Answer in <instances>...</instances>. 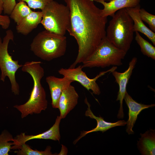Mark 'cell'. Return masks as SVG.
Masks as SVG:
<instances>
[{"mask_svg":"<svg viewBox=\"0 0 155 155\" xmlns=\"http://www.w3.org/2000/svg\"><path fill=\"white\" fill-rule=\"evenodd\" d=\"M69 7L70 20L67 31L76 40L78 46L77 56L69 68L82 63L94 51L106 36L107 17L94 0H63Z\"/></svg>","mask_w":155,"mask_h":155,"instance_id":"6da1fadb","label":"cell"},{"mask_svg":"<svg viewBox=\"0 0 155 155\" xmlns=\"http://www.w3.org/2000/svg\"><path fill=\"white\" fill-rule=\"evenodd\" d=\"M41 63L40 61H27L22 67V71L28 73L32 77L34 84L27 101L23 104L13 106L21 113L22 118L29 114L40 113L47 107L46 92L41 83L44 75V69L40 65Z\"/></svg>","mask_w":155,"mask_h":155,"instance_id":"7a4b0ae2","label":"cell"},{"mask_svg":"<svg viewBox=\"0 0 155 155\" xmlns=\"http://www.w3.org/2000/svg\"><path fill=\"white\" fill-rule=\"evenodd\" d=\"M112 17L106 36L115 46L127 53L133 38V21L126 8L118 11Z\"/></svg>","mask_w":155,"mask_h":155,"instance_id":"3957f363","label":"cell"},{"mask_svg":"<svg viewBox=\"0 0 155 155\" xmlns=\"http://www.w3.org/2000/svg\"><path fill=\"white\" fill-rule=\"evenodd\" d=\"M67 38L45 30L38 33L30 44L31 50L41 59L50 61L63 56L66 51Z\"/></svg>","mask_w":155,"mask_h":155,"instance_id":"277c9868","label":"cell"},{"mask_svg":"<svg viewBox=\"0 0 155 155\" xmlns=\"http://www.w3.org/2000/svg\"><path fill=\"white\" fill-rule=\"evenodd\" d=\"M127 53L117 48L106 36L101 41L93 53L82 63V67L102 68L120 66Z\"/></svg>","mask_w":155,"mask_h":155,"instance_id":"5b68a950","label":"cell"},{"mask_svg":"<svg viewBox=\"0 0 155 155\" xmlns=\"http://www.w3.org/2000/svg\"><path fill=\"white\" fill-rule=\"evenodd\" d=\"M41 23L45 30L64 36L68 28L70 12L68 6L53 1L41 10Z\"/></svg>","mask_w":155,"mask_h":155,"instance_id":"8992f818","label":"cell"},{"mask_svg":"<svg viewBox=\"0 0 155 155\" xmlns=\"http://www.w3.org/2000/svg\"><path fill=\"white\" fill-rule=\"evenodd\" d=\"M14 34L12 31L8 30L2 41L0 36V69L1 71L0 80L3 82L8 77L11 85L12 92L15 95L19 94V86L16 81L15 74L19 68L23 65H19L18 60H13L9 54L8 46L10 40L13 41Z\"/></svg>","mask_w":155,"mask_h":155,"instance_id":"52a82bcc","label":"cell"},{"mask_svg":"<svg viewBox=\"0 0 155 155\" xmlns=\"http://www.w3.org/2000/svg\"><path fill=\"white\" fill-rule=\"evenodd\" d=\"M81 65L74 68H61L58 71L59 74L70 80L79 82L88 90H91L93 94L98 95L101 93L100 89L96 82L100 77L108 72L111 73L117 69V66H113L110 69L101 71L93 79H90L82 70Z\"/></svg>","mask_w":155,"mask_h":155,"instance_id":"ba28073f","label":"cell"},{"mask_svg":"<svg viewBox=\"0 0 155 155\" xmlns=\"http://www.w3.org/2000/svg\"><path fill=\"white\" fill-rule=\"evenodd\" d=\"M137 61V58L133 57L129 62L128 68L124 72L121 73L115 70L111 72L115 79V82L119 86V90L116 100L117 101H119L120 103V107L117 115V118L119 119H123L124 117L123 100L127 92V85Z\"/></svg>","mask_w":155,"mask_h":155,"instance_id":"9c48e42d","label":"cell"},{"mask_svg":"<svg viewBox=\"0 0 155 155\" xmlns=\"http://www.w3.org/2000/svg\"><path fill=\"white\" fill-rule=\"evenodd\" d=\"M62 119L60 116H57L55 123L48 130L36 135H27L25 133L18 135L14 138V144L11 149H17L22 144L34 139L51 140L59 142L61 138L59 125Z\"/></svg>","mask_w":155,"mask_h":155,"instance_id":"30bf717a","label":"cell"},{"mask_svg":"<svg viewBox=\"0 0 155 155\" xmlns=\"http://www.w3.org/2000/svg\"><path fill=\"white\" fill-rule=\"evenodd\" d=\"M84 102L88 106L85 115L91 118L95 119L97 123V125L95 128L91 130L82 131L79 136L73 142V144H75L80 139L88 133L98 131H102L103 133L112 128L117 126H125L126 124V121L124 120H120L115 122L111 123L105 121L103 118L100 115L99 117L96 116L92 112L90 109L91 105L88 102L86 97Z\"/></svg>","mask_w":155,"mask_h":155,"instance_id":"8fae6325","label":"cell"},{"mask_svg":"<svg viewBox=\"0 0 155 155\" xmlns=\"http://www.w3.org/2000/svg\"><path fill=\"white\" fill-rule=\"evenodd\" d=\"M79 96L75 88L70 84L63 91L59 100L58 108L62 119L65 118L78 103Z\"/></svg>","mask_w":155,"mask_h":155,"instance_id":"7c38bea8","label":"cell"},{"mask_svg":"<svg viewBox=\"0 0 155 155\" xmlns=\"http://www.w3.org/2000/svg\"><path fill=\"white\" fill-rule=\"evenodd\" d=\"M124 99L128 107V119L126 121V132L128 134H134L133 128L138 115L143 110L155 106L154 104H145L139 103L135 100L126 92Z\"/></svg>","mask_w":155,"mask_h":155,"instance_id":"4fadbf2b","label":"cell"},{"mask_svg":"<svg viewBox=\"0 0 155 155\" xmlns=\"http://www.w3.org/2000/svg\"><path fill=\"white\" fill-rule=\"evenodd\" d=\"M46 80L50 90L52 106L58 108L59 100L63 91L74 81L64 77L60 78L54 76H48Z\"/></svg>","mask_w":155,"mask_h":155,"instance_id":"5bb4252c","label":"cell"},{"mask_svg":"<svg viewBox=\"0 0 155 155\" xmlns=\"http://www.w3.org/2000/svg\"><path fill=\"white\" fill-rule=\"evenodd\" d=\"M103 6L101 9L103 16L112 17L118 11L123 8L134 7L140 4V0H111L108 2L103 0L96 1Z\"/></svg>","mask_w":155,"mask_h":155,"instance_id":"9a60e30c","label":"cell"},{"mask_svg":"<svg viewBox=\"0 0 155 155\" xmlns=\"http://www.w3.org/2000/svg\"><path fill=\"white\" fill-rule=\"evenodd\" d=\"M140 4L134 7H128L126 9L133 22L134 32H140L144 34L155 45V33L148 28L140 18L139 11Z\"/></svg>","mask_w":155,"mask_h":155,"instance_id":"2e32d148","label":"cell"},{"mask_svg":"<svg viewBox=\"0 0 155 155\" xmlns=\"http://www.w3.org/2000/svg\"><path fill=\"white\" fill-rule=\"evenodd\" d=\"M42 16L41 11H32L17 24L16 30L17 32L24 35L28 34L41 23Z\"/></svg>","mask_w":155,"mask_h":155,"instance_id":"e0dca14e","label":"cell"},{"mask_svg":"<svg viewBox=\"0 0 155 155\" xmlns=\"http://www.w3.org/2000/svg\"><path fill=\"white\" fill-rule=\"evenodd\" d=\"M137 141V146L142 155L155 154V129H150L143 133Z\"/></svg>","mask_w":155,"mask_h":155,"instance_id":"ac0fdd59","label":"cell"},{"mask_svg":"<svg viewBox=\"0 0 155 155\" xmlns=\"http://www.w3.org/2000/svg\"><path fill=\"white\" fill-rule=\"evenodd\" d=\"M32 11L25 2L19 1L13 9L10 17L18 24Z\"/></svg>","mask_w":155,"mask_h":155,"instance_id":"d6986e66","label":"cell"},{"mask_svg":"<svg viewBox=\"0 0 155 155\" xmlns=\"http://www.w3.org/2000/svg\"><path fill=\"white\" fill-rule=\"evenodd\" d=\"M135 32V40L139 45L141 51L143 55L152 59L155 60V47L144 39L139 32Z\"/></svg>","mask_w":155,"mask_h":155,"instance_id":"ffe728a7","label":"cell"},{"mask_svg":"<svg viewBox=\"0 0 155 155\" xmlns=\"http://www.w3.org/2000/svg\"><path fill=\"white\" fill-rule=\"evenodd\" d=\"M14 141L12 135L7 131L5 129L0 135V155H8L9 152L11 149Z\"/></svg>","mask_w":155,"mask_h":155,"instance_id":"44dd1931","label":"cell"},{"mask_svg":"<svg viewBox=\"0 0 155 155\" xmlns=\"http://www.w3.org/2000/svg\"><path fill=\"white\" fill-rule=\"evenodd\" d=\"M51 148L50 146H47L44 151L34 150L29 146L24 143L22 144L18 148V150L15 151L18 155H53L51 151Z\"/></svg>","mask_w":155,"mask_h":155,"instance_id":"7402d4cb","label":"cell"},{"mask_svg":"<svg viewBox=\"0 0 155 155\" xmlns=\"http://www.w3.org/2000/svg\"><path fill=\"white\" fill-rule=\"evenodd\" d=\"M139 14L142 20L147 23L150 29L155 32V16L147 11L144 8H140Z\"/></svg>","mask_w":155,"mask_h":155,"instance_id":"603a6c76","label":"cell"},{"mask_svg":"<svg viewBox=\"0 0 155 155\" xmlns=\"http://www.w3.org/2000/svg\"><path fill=\"white\" fill-rule=\"evenodd\" d=\"M26 3L30 8L42 10L48 4L54 0H18Z\"/></svg>","mask_w":155,"mask_h":155,"instance_id":"cb8c5ba5","label":"cell"},{"mask_svg":"<svg viewBox=\"0 0 155 155\" xmlns=\"http://www.w3.org/2000/svg\"><path fill=\"white\" fill-rule=\"evenodd\" d=\"M2 1L4 14L10 15L17 3L16 0H2Z\"/></svg>","mask_w":155,"mask_h":155,"instance_id":"d4e9b609","label":"cell"},{"mask_svg":"<svg viewBox=\"0 0 155 155\" xmlns=\"http://www.w3.org/2000/svg\"><path fill=\"white\" fill-rule=\"evenodd\" d=\"M10 23V20L9 16L0 14V25L3 29H7L9 26Z\"/></svg>","mask_w":155,"mask_h":155,"instance_id":"484cf974","label":"cell"},{"mask_svg":"<svg viewBox=\"0 0 155 155\" xmlns=\"http://www.w3.org/2000/svg\"><path fill=\"white\" fill-rule=\"evenodd\" d=\"M62 146L61 150L60 153L57 155H67L68 152V150L66 147L63 145H61Z\"/></svg>","mask_w":155,"mask_h":155,"instance_id":"4316f807","label":"cell"},{"mask_svg":"<svg viewBox=\"0 0 155 155\" xmlns=\"http://www.w3.org/2000/svg\"><path fill=\"white\" fill-rule=\"evenodd\" d=\"M3 11V2L2 0H0V14H1Z\"/></svg>","mask_w":155,"mask_h":155,"instance_id":"83f0119b","label":"cell"},{"mask_svg":"<svg viewBox=\"0 0 155 155\" xmlns=\"http://www.w3.org/2000/svg\"><path fill=\"white\" fill-rule=\"evenodd\" d=\"M94 1H99V0H103V1H110L111 0H94Z\"/></svg>","mask_w":155,"mask_h":155,"instance_id":"f1b7e54d","label":"cell"}]
</instances>
